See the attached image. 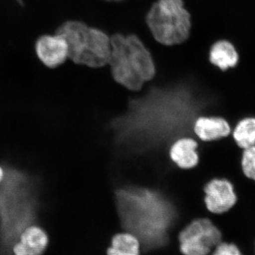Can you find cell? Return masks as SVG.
<instances>
[{
  "instance_id": "5bb4252c",
  "label": "cell",
  "mask_w": 255,
  "mask_h": 255,
  "mask_svg": "<svg viewBox=\"0 0 255 255\" xmlns=\"http://www.w3.org/2000/svg\"><path fill=\"white\" fill-rule=\"evenodd\" d=\"M241 167L245 176L255 182V145L243 151Z\"/></svg>"
},
{
  "instance_id": "7c38bea8",
  "label": "cell",
  "mask_w": 255,
  "mask_h": 255,
  "mask_svg": "<svg viewBox=\"0 0 255 255\" xmlns=\"http://www.w3.org/2000/svg\"><path fill=\"white\" fill-rule=\"evenodd\" d=\"M140 244L138 238L130 233H122L112 238V246L107 255H140Z\"/></svg>"
},
{
  "instance_id": "277c9868",
  "label": "cell",
  "mask_w": 255,
  "mask_h": 255,
  "mask_svg": "<svg viewBox=\"0 0 255 255\" xmlns=\"http://www.w3.org/2000/svg\"><path fill=\"white\" fill-rule=\"evenodd\" d=\"M112 65L121 76L137 79L143 83L150 81L155 75V63L150 51L135 35H129L114 42Z\"/></svg>"
},
{
  "instance_id": "ba28073f",
  "label": "cell",
  "mask_w": 255,
  "mask_h": 255,
  "mask_svg": "<svg viewBox=\"0 0 255 255\" xmlns=\"http://www.w3.org/2000/svg\"><path fill=\"white\" fill-rule=\"evenodd\" d=\"M194 132L201 141L212 142L228 137L231 134V127L221 117L201 116L194 123Z\"/></svg>"
},
{
  "instance_id": "9c48e42d",
  "label": "cell",
  "mask_w": 255,
  "mask_h": 255,
  "mask_svg": "<svg viewBox=\"0 0 255 255\" xmlns=\"http://www.w3.org/2000/svg\"><path fill=\"white\" fill-rule=\"evenodd\" d=\"M198 147V142L192 137H181L171 145L169 158L179 168H194L199 162Z\"/></svg>"
},
{
  "instance_id": "8fae6325",
  "label": "cell",
  "mask_w": 255,
  "mask_h": 255,
  "mask_svg": "<svg viewBox=\"0 0 255 255\" xmlns=\"http://www.w3.org/2000/svg\"><path fill=\"white\" fill-rule=\"evenodd\" d=\"M209 59L215 66L221 70H226L237 65L238 55L236 48L230 42L220 41L211 47Z\"/></svg>"
},
{
  "instance_id": "e0dca14e",
  "label": "cell",
  "mask_w": 255,
  "mask_h": 255,
  "mask_svg": "<svg viewBox=\"0 0 255 255\" xmlns=\"http://www.w3.org/2000/svg\"><path fill=\"white\" fill-rule=\"evenodd\" d=\"M106 1H122V0H106Z\"/></svg>"
},
{
  "instance_id": "30bf717a",
  "label": "cell",
  "mask_w": 255,
  "mask_h": 255,
  "mask_svg": "<svg viewBox=\"0 0 255 255\" xmlns=\"http://www.w3.org/2000/svg\"><path fill=\"white\" fill-rule=\"evenodd\" d=\"M28 255H43L49 245V236L44 228L30 224L23 228L17 240Z\"/></svg>"
},
{
  "instance_id": "9a60e30c",
  "label": "cell",
  "mask_w": 255,
  "mask_h": 255,
  "mask_svg": "<svg viewBox=\"0 0 255 255\" xmlns=\"http://www.w3.org/2000/svg\"><path fill=\"white\" fill-rule=\"evenodd\" d=\"M213 255H242L237 246L226 243H220L215 248Z\"/></svg>"
},
{
  "instance_id": "5b68a950",
  "label": "cell",
  "mask_w": 255,
  "mask_h": 255,
  "mask_svg": "<svg viewBox=\"0 0 255 255\" xmlns=\"http://www.w3.org/2000/svg\"><path fill=\"white\" fill-rule=\"evenodd\" d=\"M219 228L208 219H198L179 233L180 250L184 255H208L221 243Z\"/></svg>"
},
{
  "instance_id": "4fadbf2b",
  "label": "cell",
  "mask_w": 255,
  "mask_h": 255,
  "mask_svg": "<svg viewBox=\"0 0 255 255\" xmlns=\"http://www.w3.org/2000/svg\"><path fill=\"white\" fill-rule=\"evenodd\" d=\"M233 137L243 150L255 145V117L241 119L233 129Z\"/></svg>"
},
{
  "instance_id": "8992f818",
  "label": "cell",
  "mask_w": 255,
  "mask_h": 255,
  "mask_svg": "<svg viewBox=\"0 0 255 255\" xmlns=\"http://www.w3.org/2000/svg\"><path fill=\"white\" fill-rule=\"evenodd\" d=\"M204 204L214 214L228 212L236 205L238 196L232 183L224 178H215L204 186Z\"/></svg>"
},
{
  "instance_id": "2e32d148",
  "label": "cell",
  "mask_w": 255,
  "mask_h": 255,
  "mask_svg": "<svg viewBox=\"0 0 255 255\" xmlns=\"http://www.w3.org/2000/svg\"><path fill=\"white\" fill-rule=\"evenodd\" d=\"M6 174V169H5L4 166L0 162V185L4 182Z\"/></svg>"
},
{
  "instance_id": "3957f363",
  "label": "cell",
  "mask_w": 255,
  "mask_h": 255,
  "mask_svg": "<svg viewBox=\"0 0 255 255\" xmlns=\"http://www.w3.org/2000/svg\"><path fill=\"white\" fill-rule=\"evenodd\" d=\"M146 21L156 41L165 46L184 43L190 35L191 16L183 0H158L147 13Z\"/></svg>"
},
{
  "instance_id": "6da1fadb",
  "label": "cell",
  "mask_w": 255,
  "mask_h": 255,
  "mask_svg": "<svg viewBox=\"0 0 255 255\" xmlns=\"http://www.w3.org/2000/svg\"><path fill=\"white\" fill-rule=\"evenodd\" d=\"M141 97L130 101L127 115L116 123L127 125L125 130H134L136 136L164 140L170 147L181 137L195 135L194 125L200 114L188 87H152Z\"/></svg>"
},
{
  "instance_id": "7a4b0ae2",
  "label": "cell",
  "mask_w": 255,
  "mask_h": 255,
  "mask_svg": "<svg viewBox=\"0 0 255 255\" xmlns=\"http://www.w3.org/2000/svg\"><path fill=\"white\" fill-rule=\"evenodd\" d=\"M55 33L66 41L68 59L74 63L92 68L109 64L112 45L111 38L105 32L82 21L69 20L62 23Z\"/></svg>"
},
{
  "instance_id": "52a82bcc",
  "label": "cell",
  "mask_w": 255,
  "mask_h": 255,
  "mask_svg": "<svg viewBox=\"0 0 255 255\" xmlns=\"http://www.w3.org/2000/svg\"><path fill=\"white\" fill-rule=\"evenodd\" d=\"M35 52L40 62L50 69L59 68L68 59V44L57 33L38 37L35 43Z\"/></svg>"
}]
</instances>
